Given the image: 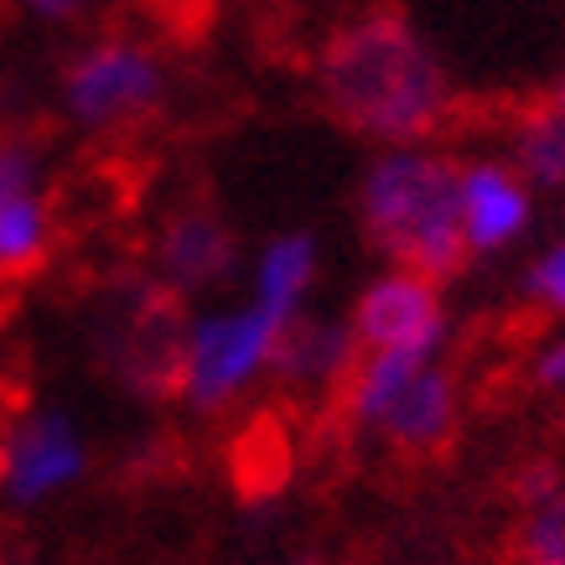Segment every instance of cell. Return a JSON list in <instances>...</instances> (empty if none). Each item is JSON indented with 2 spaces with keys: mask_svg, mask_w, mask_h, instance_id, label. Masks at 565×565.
<instances>
[{
  "mask_svg": "<svg viewBox=\"0 0 565 565\" xmlns=\"http://www.w3.org/2000/svg\"><path fill=\"white\" fill-rule=\"evenodd\" d=\"M514 172L524 188H565V115L555 104L514 125Z\"/></svg>",
  "mask_w": 565,
  "mask_h": 565,
  "instance_id": "14",
  "label": "cell"
},
{
  "mask_svg": "<svg viewBox=\"0 0 565 565\" xmlns=\"http://www.w3.org/2000/svg\"><path fill=\"white\" fill-rule=\"evenodd\" d=\"M555 109L565 115V78H561V88H555Z\"/></svg>",
  "mask_w": 565,
  "mask_h": 565,
  "instance_id": "21",
  "label": "cell"
},
{
  "mask_svg": "<svg viewBox=\"0 0 565 565\" xmlns=\"http://www.w3.org/2000/svg\"><path fill=\"white\" fill-rule=\"evenodd\" d=\"M555 488H565L561 478V467L555 462H530V467H519V478H514V498L524 503V509H534V503H545Z\"/></svg>",
  "mask_w": 565,
  "mask_h": 565,
  "instance_id": "18",
  "label": "cell"
},
{
  "mask_svg": "<svg viewBox=\"0 0 565 565\" xmlns=\"http://www.w3.org/2000/svg\"><path fill=\"white\" fill-rule=\"evenodd\" d=\"M78 472H84V441L68 426V415H26L0 441V493L17 498V503H36V498L57 493Z\"/></svg>",
  "mask_w": 565,
  "mask_h": 565,
  "instance_id": "8",
  "label": "cell"
},
{
  "mask_svg": "<svg viewBox=\"0 0 565 565\" xmlns=\"http://www.w3.org/2000/svg\"><path fill=\"white\" fill-rule=\"evenodd\" d=\"M457 161L430 146H394L369 167L359 192L363 234L394 270H411L430 286L457 280L467 265Z\"/></svg>",
  "mask_w": 565,
  "mask_h": 565,
  "instance_id": "2",
  "label": "cell"
},
{
  "mask_svg": "<svg viewBox=\"0 0 565 565\" xmlns=\"http://www.w3.org/2000/svg\"><path fill=\"white\" fill-rule=\"evenodd\" d=\"M317 280V244L311 234H280V239L265 244V255L255 265V296L259 307L280 317V322H296L301 307H307V291Z\"/></svg>",
  "mask_w": 565,
  "mask_h": 565,
  "instance_id": "13",
  "label": "cell"
},
{
  "mask_svg": "<svg viewBox=\"0 0 565 565\" xmlns=\"http://www.w3.org/2000/svg\"><path fill=\"white\" fill-rule=\"evenodd\" d=\"M359 363V343L348 322H317V317H296L280 343H275L270 369L286 384H301V390H332L343 384L348 369Z\"/></svg>",
  "mask_w": 565,
  "mask_h": 565,
  "instance_id": "12",
  "label": "cell"
},
{
  "mask_svg": "<svg viewBox=\"0 0 565 565\" xmlns=\"http://www.w3.org/2000/svg\"><path fill=\"white\" fill-rule=\"evenodd\" d=\"M234 472H239V488L244 493L265 498L270 488H280L286 482V472H291V451H286V436H280V426H249L239 436V451H234Z\"/></svg>",
  "mask_w": 565,
  "mask_h": 565,
  "instance_id": "15",
  "label": "cell"
},
{
  "mask_svg": "<svg viewBox=\"0 0 565 565\" xmlns=\"http://www.w3.org/2000/svg\"><path fill=\"white\" fill-rule=\"evenodd\" d=\"M514 565H565V488L524 509L514 534Z\"/></svg>",
  "mask_w": 565,
  "mask_h": 565,
  "instance_id": "16",
  "label": "cell"
},
{
  "mask_svg": "<svg viewBox=\"0 0 565 565\" xmlns=\"http://www.w3.org/2000/svg\"><path fill=\"white\" fill-rule=\"evenodd\" d=\"M301 565H322V561H301Z\"/></svg>",
  "mask_w": 565,
  "mask_h": 565,
  "instance_id": "22",
  "label": "cell"
},
{
  "mask_svg": "<svg viewBox=\"0 0 565 565\" xmlns=\"http://www.w3.org/2000/svg\"><path fill=\"white\" fill-rule=\"evenodd\" d=\"M32 17H47V21H68V17H78L88 0H21Z\"/></svg>",
  "mask_w": 565,
  "mask_h": 565,
  "instance_id": "20",
  "label": "cell"
},
{
  "mask_svg": "<svg viewBox=\"0 0 565 565\" xmlns=\"http://www.w3.org/2000/svg\"><path fill=\"white\" fill-rule=\"evenodd\" d=\"M457 203H462L467 255H493V249L514 244L530 228V188L503 161H472V167H462Z\"/></svg>",
  "mask_w": 565,
  "mask_h": 565,
  "instance_id": "9",
  "label": "cell"
},
{
  "mask_svg": "<svg viewBox=\"0 0 565 565\" xmlns=\"http://www.w3.org/2000/svg\"><path fill=\"white\" fill-rule=\"evenodd\" d=\"M239 270V244L213 207H182L161 234V275L177 296L213 291Z\"/></svg>",
  "mask_w": 565,
  "mask_h": 565,
  "instance_id": "10",
  "label": "cell"
},
{
  "mask_svg": "<svg viewBox=\"0 0 565 565\" xmlns=\"http://www.w3.org/2000/svg\"><path fill=\"white\" fill-rule=\"evenodd\" d=\"M317 88L332 120L384 151L426 146L457 109L441 57L399 11H369L332 32L317 63Z\"/></svg>",
  "mask_w": 565,
  "mask_h": 565,
  "instance_id": "1",
  "label": "cell"
},
{
  "mask_svg": "<svg viewBox=\"0 0 565 565\" xmlns=\"http://www.w3.org/2000/svg\"><path fill=\"white\" fill-rule=\"evenodd\" d=\"M530 301L555 311V317H565V239L530 265Z\"/></svg>",
  "mask_w": 565,
  "mask_h": 565,
  "instance_id": "17",
  "label": "cell"
},
{
  "mask_svg": "<svg viewBox=\"0 0 565 565\" xmlns=\"http://www.w3.org/2000/svg\"><path fill=\"white\" fill-rule=\"evenodd\" d=\"M291 322H280L259 301L228 311H207L182 332V369L177 390L188 394L192 411H223L255 384L275 359V343Z\"/></svg>",
  "mask_w": 565,
  "mask_h": 565,
  "instance_id": "3",
  "label": "cell"
},
{
  "mask_svg": "<svg viewBox=\"0 0 565 565\" xmlns=\"http://www.w3.org/2000/svg\"><path fill=\"white\" fill-rule=\"evenodd\" d=\"M348 332L359 353L369 348H420V353H441L446 348V307L441 286H430L411 270H384L369 280L359 307L348 317Z\"/></svg>",
  "mask_w": 565,
  "mask_h": 565,
  "instance_id": "5",
  "label": "cell"
},
{
  "mask_svg": "<svg viewBox=\"0 0 565 565\" xmlns=\"http://www.w3.org/2000/svg\"><path fill=\"white\" fill-rule=\"evenodd\" d=\"M534 384H540V390H565V338H555V343L534 359Z\"/></svg>",
  "mask_w": 565,
  "mask_h": 565,
  "instance_id": "19",
  "label": "cell"
},
{
  "mask_svg": "<svg viewBox=\"0 0 565 565\" xmlns=\"http://www.w3.org/2000/svg\"><path fill=\"white\" fill-rule=\"evenodd\" d=\"M161 94H167V73L156 63V52L140 47V42H99V47H88L68 68V84H63L68 115L78 125H88V130H115V125L151 115Z\"/></svg>",
  "mask_w": 565,
  "mask_h": 565,
  "instance_id": "4",
  "label": "cell"
},
{
  "mask_svg": "<svg viewBox=\"0 0 565 565\" xmlns=\"http://www.w3.org/2000/svg\"><path fill=\"white\" fill-rule=\"evenodd\" d=\"M182 317L177 301L161 291H136L125 311L109 322V369L146 399L177 394V369H182Z\"/></svg>",
  "mask_w": 565,
  "mask_h": 565,
  "instance_id": "6",
  "label": "cell"
},
{
  "mask_svg": "<svg viewBox=\"0 0 565 565\" xmlns=\"http://www.w3.org/2000/svg\"><path fill=\"white\" fill-rule=\"evenodd\" d=\"M369 430H374L379 441L411 451V457L441 451V446L451 441V430H457V384H451V374H446L441 363H426V369L379 411V420Z\"/></svg>",
  "mask_w": 565,
  "mask_h": 565,
  "instance_id": "11",
  "label": "cell"
},
{
  "mask_svg": "<svg viewBox=\"0 0 565 565\" xmlns=\"http://www.w3.org/2000/svg\"><path fill=\"white\" fill-rule=\"evenodd\" d=\"M52 249L42 156L32 140H0V280L32 275Z\"/></svg>",
  "mask_w": 565,
  "mask_h": 565,
  "instance_id": "7",
  "label": "cell"
}]
</instances>
